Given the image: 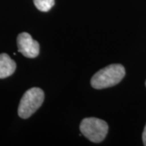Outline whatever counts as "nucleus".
Returning <instances> with one entry per match:
<instances>
[{"label":"nucleus","instance_id":"6e6552de","mask_svg":"<svg viewBox=\"0 0 146 146\" xmlns=\"http://www.w3.org/2000/svg\"><path fill=\"white\" fill-rule=\"evenodd\" d=\"M145 85H146V82H145Z\"/></svg>","mask_w":146,"mask_h":146},{"label":"nucleus","instance_id":"f03ea898","mask_svg":"<svg viewBox=\"0 0 146 146\" xmlns=\"http://www.w3.org/2000/svg\"><path fill=\"white\" fill-rule=\"evenodd\" d=\"M44 92L40 88H32L27 90L21 98L18 115L22 119H28L40 108L44 102Z\"/></svg>","mask_w":146,"mask_h":146},{"label":"nucleus","instance_id":"39448f33","mask_svg":"<svg viewBox=\"0 0 146 146\" xmlns=\"http://www.w3.org/2000/svg\"><path fill=\"white\" fill-rule=\"evenodd\" d=\"M16 69V62L11 59L7 54H0V79H4L11 76Z\"/></svg>","mask_w":146,"mask_h":146},{"label":"nucleus","instance_id":"0eeeda50","mask_svg":"<svg viewBox=\"0 0 146 146\" xmlns=\"http://www.w3.org/2000/svg\"><path fill=\"white\" fill-rule=\"evenodd\" d=\"M142 140H143L144 145L146 146V124H145V128H144L143 134H142Z\"/></svg>","mask_w":146,"mask_h":146},{"label":"nucleus","instance_id":"7ed1b4c3","mask_svg":"<svg viewBox=\"0 0 146 146\" xmlns=\"http://www.w3.org/2000/svg\"><path fill=\"white\" fill-rule=\"evenodd\" d=\"M80 130L84 136L94 143H100L104 140L108 133L107 123L97 118H85L80 125Z\"/></svg>","mask_w":146,"mask_h":146},{"label":"nucleus","instance_id":"423d86ee","mask_svg":"<svg viewBox=\"0 0 146 146\" xmlns=\"http://www.w3.org/2000/svg\"><path fill=\"white\" fill-rule=\"evenodd\" d=\"M33 3L36 9L43 12H47L54 5V0H33Z\"/></svg>","mask_w":146,"mask_h":146},{"label":"nucleus","instance_id":"20e7f679","mask_svg":"<svg viewBox=\"0 0 146 146\" xmlns=\"http://www.w3.org/2000/svg\"><path fill=\"white\" fill-rule=\"evenodd\" d=\"M17 46L19 52L25 57L34 58L38 56L40 51L39 43L33 40L30 34L28 33H21L17 36Z\"/></svg>","mask_w":146,"mask_h":146},{"label":"nucleus","instance_id":"f257e3e1","mask_svg":"<svg viewBox=\"0 0 146 146\" xmlns=\"http://www.w3.org/2000/svg\"><path fill=\"white\" fill-rule=\"evenodd\" d=\"M125 76V68L121 64H110L95 73L91 79V85L94 89H102L115 86Z\"/></svg>","mask_w":146,"mask_h":146}]
</instances>
